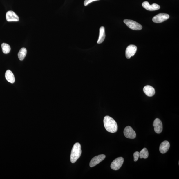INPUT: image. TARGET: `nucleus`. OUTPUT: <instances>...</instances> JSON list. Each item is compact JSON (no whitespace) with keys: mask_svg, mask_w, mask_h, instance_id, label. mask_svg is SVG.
Returning a JSON list of instances; mask_svg holds the SVG:
<instances>
[{"mask_svg":"<svg viewBox=\"0 0 179 179\" xmlns=\"http://www.w3.org/2000/svg\"><path fill=\"white\" fill-rule=\"evenodd\" d=\"M99 31V36L98 40L97 41V43L98 44L103 43L106 37L105 29L104 27H101L100 28Z\"/></svg>","mask_w":179,"mask_h":179,"instance_id":"4468645a","label":"nucleus"},{"mask_svg":"<svg viewBox=\"0 0 179 179\" xmlns=\"http://www.w3.org/2000/svg\"><path fill=\"white\" fill-rule=\"evenodd\" d=\"M5 77L8 82L11 83H15V78L13 73L10 70H7L5 73Z\"/></svg>","mask_w":179,"mask_h":179,"instance_id":"2eb2a0df","label":"nucleus"},{"mask_svg":"<svg viewBox=\"0 0 179 179\" xmlns=\"http://www.w3.org/2000/svg\"><path fill=\"white\" fill-rule=\"evenodd\" d=\"M6 19L8 22L18 21L19 18L16 13L12 11H9L6 13Z\"/></svg>","mask_w":179,"mask_h":179,"instance_id":"9b49d317","label":"nucleus"},{"mask_svg":"<svg viewBox=\"0 0 179 179\" xmlns=\"http://www.w3.org/2000/svg\"><path fill=\"white\" fill-rule=\"evenodd\" d=\"M104 127L108 132L111 133L117 132L118 130V126L117 122L113 118L106 116L104 119Z\"/></svg>","mask_w":179,"mask_h":179,"instance_id":"f257e3e1","label":"nucleus"},{"mask_svg":"<svg viewBox=\"0 0 179 179\" xmlns=\"http://www.w3.org/2000/svg\"><path fill=\"white\" fill-rule=\"evenodd\" d=\"M137 50V47L135 45H130L127 46L125 51V56L128 59H129L135 54Z\"/></svg>","mask_w":179,"mask_h":179,"instance_id":"0eeeda50","label":"nucleus"},{"mask_svg":"<svg viewBox=\"0 0 179 179\" xmlns=\"http://www.w3.org/2000/svg\"><path fill=\"white\" fill-rule=\"evenodd\" d=\"M124 134L126 138L131 139L135 138L136 136L135 132L130 126L125 128L124 130Z\"/></svg>","mask_w":179,"mask_h":179,"instance_id":"423d86ee","label":"nucleus"},{"mask_svg":"<svg viewBox=\"0 0 179 179\" xmlns=\"http://www.w3.org/2000/svg\"><path fill=\"white\" fill-rule=\"evenodd\" d=\"M27 50L25 48H23L21 49L18 53V57L20 60H23L27 54Z\"/></svg>","mask_w":179,"mask_h":179,"instance_id":"dca6fc26","label":"nucleus"},{"mask_svg":"<svg viewBox=\"0 0 179 179\" xmlns=\"http://www.w3.org/2000/svg\"><path fill=\"white\" fill-rule=\"evenodd\" d=\"M1 47L2 52L5 54H8L10 52L11 48L8 44L5 43H2L1 45Z\"/></svg>","mask_w":179,"mask_h":179,"instance_id":"a211bd4d","label":"nucleus"},{"mask_svg":"<svg viewBox=\"0 0 179 179\" xmlns=\"http://www.w3.org/2000/svg\"><path fill=\"white\" fill-rule=\"evenodd\" d=\"M143 91L149 97L154 96L155 93L154 88L150 85L145 86L143 88Z\"/></svg>","mask_w":179,"mask_h":179,"instance_id":"ddd939ff","label":"nucleus"},{"mask_svg":"<svg viewBox=\"0 0 179 179\" xmlns=\"http://www.w3.org/2000/svg\"><path fill=\"white\" fill-rule=\"evenodd\" d=\"M170 143L167 141H164L162 142L159 147L160 151L162 154H165L168 151L170 147Z\"/></svg>","mask_w":179,"mask_h":179,"instance_id":"f8f14e48","label":"nucleus"},{"mask_svg":"<svg viewBox=\"0 0 179 179\" xmlns=\"http://www.w3.org/2000/svg\"><path fill=\"white\" fill-rule=\"evenodd\" d=\"M81 152L80 144L76 143L74 144L72 148L70 155V161L72 163H75L80 157Z\"/></svg>","mask_w":179,"mask_h":179,"instance_id":"f03ea898","label":"nucleus"},{"mask_svg":"<svg viewBox=\"0 0 179 179\" xmlns=\"http://www.w3.org/2000/svg\"><path fill=\"white\" fill-rule=\"evenodd\" d=\"M169 18V16L166 13H160L156 15L153 18V22L159 23L164 22L168 20Z\"/></svg>","mask_w":179,"mask_h":179,"instance_id":"39448f33","label":"nucleus"},{"mask_svg":"<svg viewBox=\"0 0 179 179\" xmlns=\"http://www.w3.org/2000/svg\"><path fill=\"white\" fill-rule=\"evenodd\" d=\"M149 156V153L147 148H144L139 152V157L140 159H147Z\"/></svg>","mask_w":179,"mask_h":179,"instance_id":"f3484780","label":"nucleus"},{"mask_svg":"<svg viewBox=\"0 0 179 179\" xmlns=\"http://www.w3.org/2000/svg\"><path fill=\"white\" fill-rule=\"evenodd\" d=\"M124 22L129 28L134 30H140L142 29V26L135 21L131 20L125 19Z\"/></svg>","mask_w":179,"mask_h":179,"instance_id":"7ed1b4c3","label":"nucleus"},{"mask_svg":"<svg viewBox=\"0 0 179 179\" xmlns=\"http://www.w3.org/2000/svg\"><path fill=\"white\" fill-rule=\"evenodd\" d=\"M106 156L102 154L95 156L91 160L90 163V166L91 167L96 166L103 161L105 158Z\"/></svg>","mask_w":179,"mask_h":179,"instance_id":"6e6552de","label":"nucleus"},{"mask_svg":"<svg viewBox=\"0 0 179 179\" xmlns=\"http://www.w3.org/2000/svg\"><path fill=\"white\" fill-rule=\"evenodd\" d=\"M98 1H99V0H85L84 2V5L85 6H86L91 3L92 2Z\"/></svg>","mask_w":179,"mask_h":179,"instance_id":"aec40b11","label":"nucleus"},{"mask_svg":"<svg viewBox=\"0 0 179 179\" xmlns=\"http://www.w3.org/2000/svg\"><path fill=\"white\" fill-rule=\"evenodd\" d=\"M134 160L135 162L138 161L139 157V152H136L134 153L133 154Z\"/></svg>","mask_w":179,"mask_h":179,"instance_id":"6ab92c4d","label":"nucleus"},{"mask_svg":"<svg viewBox=\"0 0 179 179\" xmlns=\"http://www.w3.org/2000/svg\"><path fill=\"white\" fill-rule=\"evenodd\" d=\"M153 126L154 127V131L157 134L161 133L163 129L162 124L161 121L159 118H156L153 122Z\"/></svg>","mask_w":179,"mask_h":179,"instance_id":"1a4fd4ad","label":"nucleus"},{"mask_svg":"<svg viewBox=\"0 0 179 179\" xmlns=\"http://www.w3.org/2000/svg\"><path fill=\"white\" fill-rule=\"evenodd\" d=\"M142 6L146 10L150 11L159 10L160 8V6L159 5L156 3H153L151 5L148 1L143 2Z\"/></svg>","mask_w":179,"mask_h":179,"instance_id":"9d476101","label":"nucleus"},{"mask_svg":"<svg viewBox=\"0 0 179 179\" xmlns=\"http://www.w3.org/2000/svg\"><path fill=\"white\" fill-rule=\"evenodd\" d=\"M124 162V158L120 157L117 158L112 162L111 165V168L113 170H119Z\"/></svg>","mask_w":179,"mask_h":179,"instance_id":"20e7f679","label":"nucleus"}]
</instances>
